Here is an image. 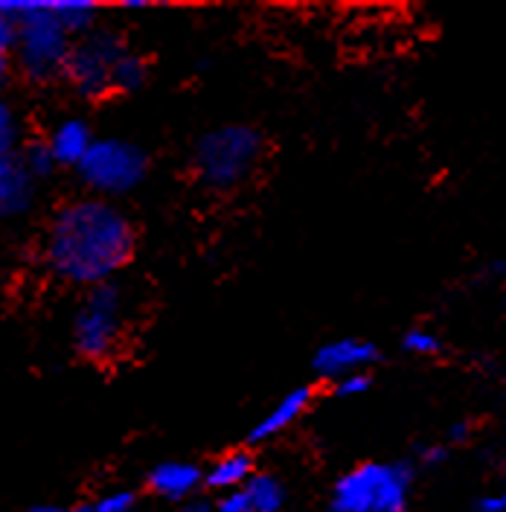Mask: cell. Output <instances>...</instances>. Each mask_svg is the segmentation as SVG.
I'll list each match as a JSON object with an SVG mask.
<instances>
[{"label":"cell","mask_w":506,"mask_h":512,"mask_svg":"<svg viewBox=\"0 0 506 512\" xmlns=\"http://www.w3.org/2000/svg\"><path fill=\"white\" fill-rule=\"evenodd\" d=\"M128 53L126 38L117 30H94L73 41L64 64L62 79L85 99H102L111 94L114 67Z\"/></svg>","instance_id":"52a82bcc"},{"label":"cell","mask_w":506,"mask_h":512,"mask_svg":"<svg viewBox=\"0 0 506 512\" xmlns=\"http://www.w3.org/2000/svg\"><path fill=\"white\" fill-rule=\"evenodd\" d=\"M475 512H506V486L492 495H483L475 504Z\"/></svg>","instance_id":"cb8c5ba5"},{"label":"cell","mask_w":506,"mask_h":512,"mask_svg":"<svg viewBox=\"0 0 506 512\" xmlns=\"http://www.w3.org/2000/svg\"><path fill=\"white\" fill-rule=\"evenodd\" d=\"M126 332V300L114 283H102L85 291L73 318V347L79 358L105 364L120 355Z\"/></svg>","instance_id":"5b68a950"},{"label":"cell","mask_w":506,"mask_h":512,"mask_svg":"<svg viewBox=\"0 0 506 512\" xmlns=\"http://www.w3.org/2000/svg\"><path fill=\"white\" fill-rule=\"evenodd\" d=\"M253 475H256V460H253L251 451L248 448H233V451H227L219 460L210 463V469L204 472V483L210 489L227 495V492L242 489Z\"/></svg>","instance_id":"4fadbf2b"},{"label":"cell","mask_w":506,"mask_h":512,"mask_svg":"<svg viewBox=\"0 0 506 512\" xmlns=\"http://www.w3.org/2000/svg\"><path fill=\"white\" fill-rule=\"evenodd\" d=\"M381 361V350L367 338H335L315 352V373L326 382H338L352 373H370Z\"/></svg>","instance_id":"ba28073f"},{"label":"cell","mask_w":506,"mask_h":512,"mask_svg":"<svg viewBox=\"0 0 506 512\" xmlns=\"http://www.w3.org/2000/svg\"><path fill=\"white\" fill-rule=\"evenodd\" d=\"M50 6H53L56 21L62 24V30L73 41L94 30L96 18H99V9H96L94 3H88V0H56Z\"/></svg>","instance_id":"9a60e30c"},{"label":"cell","mask_w":506,"mask_h":512,"mask_svg":"<svg viewBox=\"0 0 506 512\" xmlns=\"http://www.w3.org/2000/svg\"><path fill=\"white\" fill-rule=\"evenodd\" d=\"M309 405H312V387H294L253 425L251 443H265V440L280 437L283 431H288L300 416L309 411Z\"/></svg>","instance_id":"8fae6325"},{"label":"cell","mask_w":506,"mask_h":512,"mask_svg":"<svg viewBox=\"0 0 506 512\" xmlns=\"http://www.w3.org/2000/svg\"><path fill=\"white\" fill-rule=\"evenodd\" d=\"M18 140H21L18 114L6 99H0V160L18 155Z\"/></svg>","instance_id":"ac0fdd59"},{"label":"cell","mask_w":506,"mask_h":512,"mask_svg":"<svg viewBox=\"0 0 506 512\" xmlns=\"http://www.w3.org/2000/svg\"><path fill=\"white\" fill-rule=\"evenodd\" d=\"M472 434H475V425H472L469 419H460V422H454V425L445 431V446H466V443L472 440Z\"/></svg>","instance_id":"603a6c76"},{"label":"cell","mask_w":506,"mask_h":512,"mask_svg":"<svg viewBox=\"0 0 506 512\" xmlns=\"http://www.w3.org/2000/svg\"><path fill=\"white\" fill-rule=\"evenodd\" d=\"M27 512H64V510H59V507H32V510Z\"/></svg>","instance_id":"f1b7e54d"},{"label":"cell","mask_w":506,"mask_h":512,"mask_svg":"<svg viewBox=\"0 0 506 512\" xmlns=\"http://www.w3.org/2000/svg\"><path fill=\"white\" fill-rule=\"evenodd\" d=\"M12 70H15V67H12V53H9V50H0V85L9 79Z\"/></svg>","instance_id":"4316f807"},{"label":"cell","mask_w":506,"mask_h":512,"mask_svg":"<svg viewBox=\"0 0 506 512\" xmlns=\"http://www.w3.org/2000/svg\"><path fill=\"white\" fill-rule=\"evenodd\" d=\"M137 507V495L131 489H117L102 495L94 504V512H134Z\"/></svg>","instance_id":"44dd1931"},{"label":"cell","mask_w":506,"mask_h":512,"mask_svg":"<svg viewBox=\"0 0 506 512\" xmlns=\"http://www.w3.org/2000/svg\"><path fill=\"white\" fill-rule=\"evenodd\" d=\"M413 466L402 460H367L332 486V512H411Z\"/></svg>","instance_id":"3957f363"},{"label":"cell","mask_w":506,"mask_h":512,"mask_svg":"<svg viewBox=\"0 0 506 512\" xmlns=\"http://www.w3.org/2000/svg\"><path fill=\"white\" fill-rule=\"evenodd\" d=\"M181 512H210V507L201 504V501H190V504H184V510Z\"/></svg>","instance_id":"83f0119b"},{"label":"cell","mask_w":506,"mask_h":512,"mask_svg":"<svg viewBox=\"0 0 506 512\" xmlns=\"http://www.w3.org/2000/svg\"><path fill=\"white\" fill-rule=\"evenodd\" d=\"M0 9L15 24L12 67L32 85L62 79L73 38L56 21L53 6L41 0H0Z\"/></svg>","instance_id":"7a4b0ae2"},{"label":"cell","mask_w":506,"mask_h":512,"mask_svg":"<svg viewBox=\"0 0 506 512\" xmlns=\"http://www.w3.org/2000/svg\"><path fill=\"white\" fill-rule=\"evenodd\" d=\"M201 483H204V472L195 463H184V460H166L149 472V489L166 501H187Z\"/></svg>","instance_id":"7c38bea8"},{"label":"cell","mask_w":506,"mask_h":512,"mask_svg":"<svg viewBox=\"0 0 506 512\" xmlns=\"http://www.w3.org/2000/svg\"><path fill=\"white\" fill-rule=\"evenodd\" d=\"M35 198V178L24 169L21 158L0 160V219L21 216L32 207Z\"/></svg>","instance_id":"30bf717a"},{"label":"cell","mask_w":506,"mask_h":512,"mask_svg":"<svg viewBox=\"0 0 506 512\" xmlns=\"http://www.w3.org/2000/svg\"><path fill=\"white\" fill-rule=\"evenodd\" d=\"M18 158H21L24 169L30 172L35 181L50 178V175L56 172V160H53V155L47 152L44 140H41V143H30V146L24 149V155H18Z\"/></svg>","instance_id":"d6986e66"},{"label":"cell","mask_w":506,"mask_h":512,"mask_svg":"<svg viewBox=\"0 0 506 512\" xmlns=\"http://www.w3.org/2000/svg\"><path fill=\"white\" fill-rule=\"evenodd\" d=\"M91 143H94V131L82 117H64L62 123L50 128V134L44 140L56 166H73V169L88 155Z\"/></svg>","instance_id":"9c48e42d"},{"label":"cell","mask_w":506,"mask_h":512,"mask_svg":"<svg viewBox=\"0 0 506 512\" xmlns=\"http://www.w3.org/2000/svg\"><path fill=\"white\" fill-rule=\"evenodd\" d=\"M79 181L94 192L96 198H117L137 190L149 175V155L120 137H94L88 155L76 166Z\"/></svg>","instance_id":"8992f818"},{"label":"cell","mask_w":506,"mask_h":512,"mask_svg":"<svg viewBox=\"0 0 506 512\" xmlns=\"http://www.w3.org/2000/svg\"><path fill=\"white\" fill-rule=\"evenodd\" d=\"M137 230L126 213L105 198H70L50 216L38 242L44 271L64 286L111 283L134 256Z\"/></svg>","instance_id":"6da1fadb"},{"label":"cell","mask_w":506,"mask_h":512,"mask_svg":"<svg viewBox=\"0 0 506 512\" xmlns=\"http://www.w3.org/2000/svg\"><path fill=\"white\" fill-rule=\"evenodd\" d=\"M12 41H15V24L0 9V50H9L12 53Z\"/></svg>","instance_id":"484cf974"},{"label":"cell","mask_w":506,"mask_h":512,"mask_svg":"<svg viewBox=\"0 0 506 512\" xmlns=\"http://www.w3.org/2000/svg\"><path fill=\"white\" fill-rule=\"evenodd\" d=\"M64 512H94V507H73V510H64Z\"/></svg>","instance_id":"f546056e"},{"label":"cell","mask_w":506,"mask_h":512,"mask_svg":"<svg viewBox=\"0 0 506 512\" xmlns=\"http://www.w3.org/2000/svg\"><path fill=\"white\" fill-rule=\"evenodd\" d=\"M146 79H149V64H146V59L128 50L126 56L117 62V67H114L111 91H123V94H128V91H137V88H143V85H146Z\"/></svg>","instance_id":"2e32d148"},{"label":"cell","mask_w":506,"mask_h":512,"mask_svg":"<svg viewBox=\"0 0 506 512\" xmlns=\"http://www.w3.org/2000/svg\"><path fill=\"white\" fill-rule=\"evenodd\" d=\"M448 457H451V448L445 443H428V446L419 448V466H425V469L443 466V463H448Z\"/></svg>","instance_id":"7402d4cb"},{"label":"cell","mask_w":506,"mask_h":512,"mask_svg":"<svg viewBox=\"0 0 506 512\" xmlns=\"http://www.w3.org/2000/svg\"><path fill=\"white\" fill-rule=\"evenodd\" d=\"M504 306H506V294H504Z\"/></svg>","instance_id":"4dcf8cb0"},{"label":"cell","mask_w":506,"mask_h":512,"mask_svg":"<svg viewBox=\"0 0 506 512\" xmlns=\"http://www.w3.org/2000/svg\"><path fill=\"white\" fill-rule=\"evenodd\" d=\"M242 495L251 512H280L285 507V486L271 472H256L242 486Z\"/></svg>","instance_id":"5bb4252c"},{"label":"cell","mask_w":506,"mask_h":512,"mask_svg":"<svg viewBox=\"0 0 506 512\" xmlns=\"http://www.w3.org/2000/svg\"><path fill=\"white\" fill-rule=\"evenodd\" d=\"M402 350L416 358H437L443 355V338L428 326H411L402 335Z\"/></svg>","instance_id":"e0dca14e"},{"label":"cell","mask_w":506,"mask_h":512,"mask_svg":"<svg viewBox=\"0 0 506 512\" xmlns=\"http://www.w3.org/2000/svg\"><path fill=\"white\" fill-rule=\"evenodd\" d=\"M219 512H251V510H248V501H245V495H242V489H236V492H227V495H222Z\"/></svg>","instance_id":"d4e9b609"},{"label":"cell","mask_w":506,"mask_h":512,"mask_svg":"<svg viewBox=\"0 0 506 512\" xmlns=\"http://www.w3.org/2000/svg\"><path fill=\"white\" fill-rule=\"evenodd\" d=\"M262 155H265V137L259 128L245 126V123H227V126L207 131L195 143L192 163H195L198 178L207 187L236 190L259 169Z\"/></svg>","instance_id":"277c9868"},{"label":"cell","mask_w":506,"mask_h":512,"mask_svg":"<svg viewBox=\"0 0 506 512\" xmlns=\"http://www.w3.org/2000/svg\"><path fill=\"white\" fill-rule=\"evenodd\" d=\"M332 387H335V396H341V399H358V396L373 390V376L370 373H352V376L332 382Z\"/></svg>","instance_id":"ffe728a7"}]
</instances>
